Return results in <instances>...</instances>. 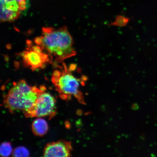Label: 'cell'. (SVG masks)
Listing matches in <instances>:
<instances>
[{
  "mask_svg": "<svg viewBox=\"0 0 157 157\" xmlns=\"http://www.w3.org/2000/svg\"><path fill=\"white\" fill-rule=\"evenodd\" d=\"M34 40L48 55L50 63L56 65L76 55L73 39L66 26L58 29L44 27L42 35Z\"/></svg>",
  "mask_w": 157,
  "mask_h": 157,
  "instance_id": "6da1fadb",
  "label": "cell"
},
{
  "mask_svg": "<svg viewBox=\"0 0 157 157\" xmlns=\"http://www.w3.org/2000/svg\"><path fill=\"white\" fill-rule=\"evenodd\" d=\"M44 88L29 86L24 80L15 82L4 97L3 105L11 113L21 111L25 113L34 106Z\"/></svg>",
  "mask_w": 157,
  "mask_h": 157,
  "instance_id": "7a4b0ae2",
  "label": "cell"
},
{
  "mask_svg": "<svg viewBox=\"0 0 157 157\" xmlns=\"http://www.w3.org/2000/svg\"><path fill=\"white\" fill-rule=\"evenodd\" d=\"M63 67V70H56L52 75V82L56 89L61 96L65 97V99L73 96L84 103L83 95L79 90L81 80L72 75L70 67L68 68L64 63Z\"/></svg>",
  "mask_w": 157,
  "mask_h": 157,
  "instance_id": "3957f363",
  "label": "cell"
},
{
  "mask_svg": "<svg viewBox=\"0 0 157 157\" xmlns=\"http://www.w3.org/2000/svg\"><path fill=\"white\" fill-rule=\"evenodd\" d=\"M27 48L20 54L23 64L33 71L44 68L50 63L48 55L40 46L33 45L30 41L27 42Z\"/></svg>",
  "mask_w": 157,
  "mask_h": 157,
  "instance_id": "277c9868",
  "label": "cell"
},
{
  "mask_svg": "<svg viewBox=\"0 0 157 157\" xmlns=\"http://www.w3.org/2000/svg\"><path fill=\"white\" fill-rule=\"evenodd\" d=\"M56 100L50 94L41 92L34 106L24 113L27 117H53L56 113Z\"/></svg>",
  "mask_w": 157,
  "mask_h": 157,
  "instance_id": "5b68a950",
  "label": "cell"
},
{
  "mask_svg": "<svg viewBox=\"0 0 157 157\" xmlns=\"http://www.w3.org/2000/svg\"><path fill=\"white\" fill-rule=\"evenodd\" d=\"M21 12L16 0H1V22H13L18 19Z\"/></svg>",
  "mask_w": 157,
  "mask_h": 157,
  "instance_id": "8992f818",
  "label": "cell"
},
{
  "mask_svg": "<svg viewBox=\"0 0 157 157\" xmlns=\"http://www.w3.org/2000/svg\"><path fill=\"white\" fill-rule=\"evenodd\" d=\"M72 150L71 143L64 140L48 143L44 150V157H70Z\"/></svg>",
  "mask_w": 157,
  "mask_h": 157,
  "instance_id": "52a82bcc",
  "label": "cell"
},
{
  "mask_svg": "<svg viewBox=\"0 0 157 157\" xmlns=\"http://www.w3.org/2000/svg\"><path fill=\"white\" fill-rule=\"evenodd\" d=\"M32 129L33 133L36 136H44L48 131V124L45 120L39 118L33 121Z\"/></svg>",
  "mask_w": 157,
  "mask_h": 157,
  "instance_id": "ba28073f",
  "label": "cell"
},
{
  "mask_svg": "<svg viewBox=\"0 0 157 157\" xmlns=\"http://www.w3.org/2000/svg\"><path fill=\"white\" fill-rule=\"evenodd\" d=\"M12 147L9 142L2 143L0 147V154L2 157H8L12 154Z\"/></svg>",
  "mask_w": 157,
  "mask_h": 157,
  "instance_id": "9c48e42d",
  "label": "cell"
},
{
  "mask_svg": "<svg viewBox=\"0 0 157 157\" xmlns=\"http://www.w3.org/2000/svg\"><path fill=\"white\" fill-rule=\"evenodd\" d=\"M29 151L25 147L22 146L15 148L12 153L13 157H29Z\"/></svg>",
  "mask_w": 157,
  "mask_h": 157,
  "instance_id": "30bf717a",
  "label": "cell"
},
{
  "mask_svg": "<svg viewBox=\"0 0 157 157\" xmlns=\"http://www.w3.org/2000/svg\"><path fill=\"white\" fill-rule=\"evenodd\" d=\"M129 21V19L127 17L121 16H118L117 17L115 22L111 23L110 25L123 27L126 25Z\"/></svg>",
  "mask_w": 157,
  "mask_h": 157,
  "instance_id": "8fae6325",
  "label": "cell"
},
{
  "mask_svg": "<svg viewBox=\"0 0 157 157\" xmlns=\"http://www.w3.org/2000/svg\"><path fill=\"white\" fill-rule=\"evenodd\" d=\"M16 1L18 2L19 5V3H20L21 2H22L23 1H24V0H16Z\"/></svg>",
  "mask_w": 157,
  "mask_h": 157,
  "instance_id": "7c38bea8",
  "label": "cell"
}]
</instances>
